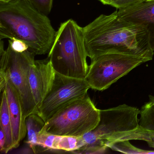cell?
Segmentation results:
<instances>
[{
    "label": "cell",
    "instance_id": "obj_1",
    "mask_svg": "<svg viewBox=\"0 0 154 154\" xmlns=\"http://www.w3.org/2000/svg\"><path fill=\"white\" fill-rule=\"evenodd\" d=\"M88 57L108 54L134 55L152 60L154 54L148 27L120 18L117 11L101 15L82 27Z\"/></svg>",
    "mask_w": 154,
    "mask_h": 154
},
{
    "label": "cell",
    "instance_id": "obj_2",
    "mask_svg": "<svg viewBox=\"0 0 154 154\" xmlns=\"http://www.w3.org/2000/svg\"><path fill=\"white\" fill-rule=\"evenodd\" d=\"M56 31L29 0L0 3V39H19L35 55L48 54Z\"/></svg>",
    "mask_w": 154,
    "mask_h": 154
},
{
    "label": "cell",
    "instance_id": "obj_3",
    "mask_svg": "<svg viewBox=\"0 0 154 154\" xmlns=\"http://www.w3.org/2000/svg\"><path fill=\"white\" fill-rule=\"evenodd\" d=\"M140 112L137 108L126 104L100 110V119L97 127L82 137L85 145L107 150L111 144L119 141H149L154 132L140 125Z\"/></svg>",
    "mask_w": 154,
    "mask_h": 154
},
{
    "label": "cell",
    "instance_id": "obj_4",
    "mask_svg": "<svg viewBox=\"0 0 154 154\" xmlns=\"http://www.w3.org/2000/svg\"><path fill=\"white\" fill-rule=\"evenodd\" d=\"M82 27L69 19L60 25L48 58L56 72L65 76L85 79L89 69Z\"/></svg>",
    "mask_w": 154,
    "mask_h": 154
},
{
    "label": "cell",
    "instance_id": "obj_5",
    "mask_svg": "<svg viewBox=\"0 0 154 154\" xmlns=\"http://www.w3.org/2000/svg\"><path fill=\"white\" fill-rule=\"evenodd\" d=\"M100 110L88 94L66 105L45 122L40 132L58 136L81 137L99 124Z\"/></svg>",
    "mask_w": 154,
    "mask_h": 154
},
{
    "label": "cell",
    "instance_id": "obj_6",
    "mask_svg": "<svg viewBox=\"0 0 154 154\" xmlns=\"http://www.w3.org/2000/svg\"><path fill=\"white\" fill-rule=\"evenodd\" d=\"M35 56L29 50L16 52L9 44L5 50L1 40L0 91L1 92L5 88L7 80H10L19 94L26 118L37 111L29 81L30 65L35 61Z\"/></svg>",
    "mask_w": 154,
    "mask_h": 154
},
{
    "label": "cell",
    "instance_id": "obj_7",
    "mask_svg": "<svg viewBox=\"0 0 154 154\" xmlns=\"http://www.w3.org/2000/svg\"><path fill=\"white\" fill-rule=\"evenodd\" d=\"M150 60L127 54L103 55L91 60L85 79L91 89L103 91L137 66Z\"/></svg>",
    "mask_w": 154,
    "mask_h": 154
},
{
    "label": "cell",
    "instance_id": "obj_8",
    "mask_svg": "<svg viewBox=\"0 0 154 154\" xmlns=\"http://www.w3.org/2000/svg\"><path fill=\"white\" fill-rule=\"evenodd\" d=\"M90 89L85 79L68 77L56 72L52 88L38 108L36 113L46 122L66 105L85 96Z\"/></svg>",
    "mask_w": 154,
    "mask_h": 154
},
{
    "label": "cell",
    "instance_id": "obj_9",
    "mask_svg": "<svg viewBox=\"0 0 154 154\" xmlns=\"http://www.w3.org/2000/svg\"><path fill=\"white\" fill-rule=\"evenodd\" d=\"M56 73V72L48 57L44 60H35L31 63L29 70V84L37 109L51 90Z\"/></svg>",
    "mask_w": 154,
    "mask_h": 154
},
{
    "label": "cell",
    "instance_id": "obj_10",
    "mask_svg": "<svg viewBox=\"0 0 154 154\" xmlns=\"http://www.w3.org/2000/svg\"><path fill=\"white\" fill-rule=\"evenodd\" d=\"M4 89L7 94L11 121L14 149L17 148L19 146L20 141L25 138L27 132L26 117L19 94L10 80H7Z\"/></svg>",
    "mask_w": 154,
    "mask_h": 154
},
{
    "label": "cell",
    "instance_id": "obj_11",
    "mask_svg": "<svg viewBox=\"0 0 154 154\" xmlns=\"http://www.w3.org/2000/svg\"><path fill=\"white\" fill-rule=\"evenodd\" d=\"M119 17L130 23L148 26L154 50V0H145L117 10Z\"/></svg>",
    "mask_w": 154,
    "mask_h": 154
},
{
    "label": "cell",
    "instance_id": "obj_12",
    "mask_svg": "<svg viewBox=\"0 0 154 154\" xmlns=\"http://www.w3.org/2000/svg\"><path fill=\"white\" fill-rule=\"evenodd\" d=\"M27 139L26 143L33 149L34 153L39 150L38 144V136L45 126V121L37 113H32L26 118Z\"/></svg>",
    "mask_w": 154,
    "mask_h": 154
},
{
    "label": "cell",
    "instance_id": "obj_13",
    "mask_svg": "<svg viewBox=\"0 0 154 154\" xmlns=\"http://www.w3.org/2000/svg\"><path fill=\"white\" fill-rule=\"evenodd\" d=\"M1 104L0 110V126L6 138L5 154L14 149L11 121L9 112L7 94L5 89L2 91Z\"/></svg>",
    "mask_w": 154,
    "mask_h": 154
},
{
    "label": "cell",
    "instance_id": "obj_14",
    "mask_svg": "<svg viewBox=\"0 0 154 154\" xmlns=\"http://www.w3.org/2000/svg\"><path fill=\"white\" fill-rule=\"evenodd\" d=\"M82 137L58 136L54 135L52 149L50 150L72 152L85 146Z\"/></svg>",
    "mask_w": 154,
    "mask_h": 154
},
{
    "label": "cell",
    "instance_id": "obj_15",
    "mask_svg": "<svg viewBox=\"0 0 154 154\" xmlns=\"http://www.w3.org/2000/svg\"><path fill=\"white\" fill-rule=\"evenodd\" d=\"M140 125L145 129L154 132V106L149 102L146 103L140 109Z\"/></svg>",
    "mask_w": 154,
    "mask_h": 154
},
{
    "label": "cell",
    "instance_id": "obj_16",
    "mask_svg": "<svg viewBox=\"0 0 154 154\" xmlns=\"http://www.w3.org/2000/svg\"><path fill=\"white\" fill-rule=\"evenodd\" d=\"M130 140L119 141L111 144L109 148L125 154H154V150H147L137 148L131 144Z\"/></svg>",
    "mask_w": 154,
    "mask_h": 154
},
{
    "label": "cell",
    "instance_id": "obj_17",
    "mask_svg": "<svg viewBox=\"0 0 154 154\" xmlns=\"http://www.w3.org/2000/svg\"><path fill=\"white\" fill-rule=\"evenodd\" d=\"M33 6L41 13L48 15L51 12L53 0H29Z\"/></svg>",
    "mask_w": 154,
    "mask_h": 154
},
{
    "label": "cell",
    "instance_id": "obj_18",
    "mask_svg": "<svg viewBox=\"0 0 154 154\" xmlns=\"http://www.w3.org/2000/svg\"><path fill=\"white\" fill-rule=\"evenodd\" d=\"M9 44H10L12 49L16 52L22 53L28 50V47L26 44L19 39H9Z\"/></svg>",
    "mask_w": 154,
    "mask_h": 154
},
{
    "label": "cell",
    "instance_id": "obj_19",
    "mask_svg": "<svg viewBox=\"0 0 154 154\" xmlns=\"http://www.w3.org/2000/svg\"><path fill=\"white\" fill-rule=\"evenodd\" d=\"M145 0H113L111 6L119 9Z\"/></svg>",
    "mask_w": 154,
    "mask_h": 154
},
{
    "label": "cell",
    "instance_id": "obj_20",
    "mask_svg": "<svg viewBox=\"0 0 154 154\" xmlns=\"http://www.w3.org/2000/svg\"><path fill=\"white\" fill-rule=\"evenodd\" d=\"M6 138L3 131L0 129V150L1 153H5Z\"/></svg>",
    "mask_w": 154,
    "mask_h": 154
},
{
    "label": "cell",
    "instance_id": "obj_21",
    "mask_svg": "<svg viewBox=\"0 0 154 154\" xmlns=\"http://www.w3.org/2000/svg\"><path fill=\"white\" fill-rule=\"evenodd\" d=\"M104 5H111L113 0H98Z\"/></svg>",
    "mask_w": 154,
    "mask_h": 154
},
{
    "label": "cell",
    "instance_id": "obj_22",
    "mask_svg": "<svg viewBox=\"0 0 154 154\" xmlns=\"http://www.w3.org/2000/svg\"><path fill=\"white\" fill-rule=\"evenodd\" d=\"M147 143L148 144L149 147H150L154 148V136L152 137L151 140L148 141Z\"/></svg>",
    "mask_w": 154,
    "mask_h": 154
},
{
    "label": "cell",
    "instance_id": "obj_23",
    "mask_svg": "<svg viewBox=\"0 0 154 154\" xmlns=\"http://www.w3.org/2000/svg\"><path fill=\"white\" fill-rule=\"evenodd\" d=\"M149 102L154 106V96L151 95H149Z\"/></svg>",
    "mask_w": 154,
    "mask_h": 154
},
{
    "label": "cell",
    "instance_id": "obj_24",
    "mask_svg": "<svg viewBox=\"0 0 154 154\" xmlns=\"http://www.w3.org/2000/svg\"><path fill=\"white\" fill-rule=\"evenodd\" d=\"M18 0H0V3H8L12 2L17 1Z\"/></svg>",
    "mask_w": 154,
    "mask_h": 154
}]
</instances>
